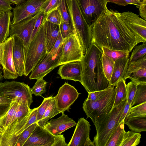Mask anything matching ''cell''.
Masks as SVG:
<instances>
[{
  "mask_svg": "<svg viewBox=\"0 0 146 146\" xmlns=\"http://www.w3.org/2000/svg\"><path fill=\"white\" fill-rule=\"evenodd\" d=\"M82 72L80 61H74L61 65L57 73L62 79L81 82Z\"/></svg>",
  "mask_w": 146,
  "mask_h": 146,
  "instance_id": "19",
  "label": "cell"
},
{
  "mask_svg": "<svg viewBox=\"0 0 146 146\" xmlns=\"http://www.w3.org/2000/svg\"><path fill=\"white\" fill-rule=\"evenodd\" d=\"M18 105L16 111L13 116L11 123L5 131L1 137L5 135L10 132L22 120L30 113L32 109L30 108L27 102H18Z\"/></svg>",
  "mask_w": 146,
  "mask_h": 146,
  "instance_id": "23",
  "label": "cell"
},
{
  "mask_svg": "<svg viewBox=\"0 0 146 146\" xmlns=\"http://www.w3.org/2000/svg\"><path fill=\"white\" fill-rule=\"evenodd\" d=\"M46 0H27L13 9L12 24L33 17L40 11Z\"/></svg>",
  "mask_w": 146,
  "mask_h": 146,
  "instance_id": "12",
  "label": "cell"
},
{
  "mask_svg": "<svg viewBox=\"0 0 146 146\" xmlns=\"http://www.w3.org/2000/svg\"><path fill=\"white\" fill-rule=\"evenodd\" d=\"M68 146H95L90 138L91 126L84 117L80 118Z\"/></svg>",
  "mask_w": 146,
  "mask_h": 146,
  "instance_id": "14",
  "label": "cell"
},
{
  "mask_svg": "<svg viewBox=\"0 0 146 146\" xmlns=\"http://www.w3.org/2000/svg\"><path fill=\"white\" fill-rule=\"evenodd\" d=\"M45 17L43 23L46 50L48 54L53 48L58 37L60 32L59 25L46 21Z\"/></svg>",
  "mask_w": 146,
  "mask_h": 146,
  "instance_id": "21",
  "label": "cell"
},
{
  "mask_svg": "<svg viewBox=\"0 0 146 146\" xmlns=\"http://www.w3.org/2000/svg\"><path fill=\"white\" fill-rule=\"evenodd\" d=\"M13 14L11 11H5L0 17V44L9 37Z\"/></svg>",
  "mask_w": 146,
  "mask_h": 146,
  "instance_id": "24",
  "label": "cell"
},
{
  "mask_svg": "<svg viewBox=\"0 0 146 146\" xmlns=\"http://www.w3.org/2000/svg\"><path fill=\"white\" fill-rule=\"evenodd\" d=\"M128 4L134 5L139 6L141 2L140 0H124Z\"/></svg>",
  "mask_w": 146,
  "mask_h": 146,
  "instance_id": "57",
  "label": "cell"
},
{
  "mask_svg": "<svg viewBox=\"0 0 146 146\" xmlns=\"http://www.w3.org/2000/svg\"><path fill=\"white\" fill-rule=\"evenodd\" d=\"M12 100L0 96V106H5L10 105Z\"/></svg>",
  "mask_w": 146,
  "mask_h": 146,
  "instance_id": "54",
  "label": "cell"
},
{
  "mask_svg": "<svg viewBox=\"0 0 146 146\" xmlns=\"http://www.w3.org/2000/svg\"><path fill=\"white\" fill-rule=\"evenodd\" d=\"M132 74L129 78L131 81L137 84L146 82V68H141Z\"/></svg>",
  "mask_w": 146,
  "mask_h": 146,
  "instance_id": "42",
  "label": "cell"
},
{
  "mask_svg": "<svg viewBox=\"0 0 146 146\" xmlns=\"http://www.w3.org/2000/svg\"><path fill=\"white\" fill-rule=\"evenodd\" d=\"M129 58V62H135L146 55V42L135 46Z\"/></svg>",
  "mask_w": 146,
  "mask_h": 146,
  "instance_id": "36",
  "label": "cell"
},
{
  "mask_svg": "<svg viewBox=\"0 0 146 146\" xmlns=\"http://www.w3.org/2000/svg\"><path fill=\"white\" fill-rule=\"evenodd\" d=\"M52 96L44 98L41 104L37 107V123L41 119L52 98Z\"/></svg>",
  "mask_w": 146,
  "mask_h": 146,
  "instance_id": "44",
  "label": "cell"
},
{
  "mask_svg": "<svg viewBox=\"0 0 146 146\" xmlns=\"http://www.w3.org/2000/svg\"><path fill=\"white\" fill-rule=\"evenodd\" d=\"M139 6H136L139 9L140 15L145 20H146V0H141Z\"/></svg>",
  "mask_w": 146,
  "mask_h": 146,
  "instance_id": "50",
  "label": "cell"
},
{
  "mask_svg": "<svg viewBox=\"0 0 146 146\" xmlns=\"http://www.w3.org/2000/svg\"><path fill=\"white\" fill-rule=\"evenodd\" d=\"M120 17L126 24L146 41V20L131 12L120 13Z\"/></svg>",
  "mask_w": 146,
  "mask_h": 146,
  "instance_id": "18",
  "label": "cell"
},
{
  "mask_svg": "<svg viewBox=\"0 0 146 146\" xmlns=\"http://www.w3.org/2000/svg\"><path fill=\"white\" fill-rule=\"evenodd\" d=\"M146 102V82L137 84L135 93L131 104V107Z\"/></svg>",
  "mask_w": 146,
  "mask_h": 146,
  "instance_id": "31",
  "label": "cell"
},
{
  "mask_svg": "<svg viewBox=\"0 0 146 146\" xmlns=\"http://www.w3.org/2000/svg\"><path fill=\"white\" fill-rule=\"evenodd\" d=\"M84 54L76 34L64 39L60 65L74 61H80Z\"/></svg>",
  "mask_w": 146,
  "mask_h": 146,
  "instance_id": "9",
  "label": "cell"
},
{
  "mask_svg": "<svg viewBox=\"0 0 146 146\" xmlns=\"http://www.w3.org/2000/svg\"><path fill=\"white\" fill-rule=\"evenodd\" d=\"M53 146H68L63 135L61 134L56 135L55 141Z\"/></svg>",
  "mask_w": 146,
  "mask_h": 146,
  "instance_id": "51",
  "label": "cell"
},
{
  "mask_svg": "<svg viewBox=\"0 0 146 146\" xmlns=\"http://www.w3.org/2000/svg\"><path fill=\"white\" fill-rule=\"evenodd\" d=\"M127 100L113 108L103 121L96 127V134L93 141L95 146H105L118 122Z\"/></svg>",
  "mask_w": 146,
  "mask_h": 146,
  "instance_id": "6",
  "label": "cell"
},
{
  "mask_svg": "<svg viewBox=\"0 0 146 146\" xmlns=\"http://www.w3.org/2000/svg\"><path fill=\"white\" fill-rule=\"evenodd\" d=\"M116 95L114 86L101 98L95 101H84L82 108L87 118L92 120L97 127L110 113L114 106Z\"/></svg>",
  "mask_w": 146,
  "mask_h": 146,
  "instance_id": "3",
  "label": "cell"
},
{
  "mask_svg": "<svg viewBox=\"0 0 146 146\" xmlns=\"http://www.w3.org/2000/svg\"><path fill=\"white\" fill-rule=\"evenodd\" d=\"M58 66L52 56L47 54L32 71L29 78L37 80L43 78Z\"/></svg>",
  "mask_w": 146,
  "mask_h": 146,
  "instance_id": "20",
  "label": "cell"
},
{
  "mask_svg": "<svg viewBox=\"0 0 146 146\" xmlns=\"http://www.w3.org/2000/svg\"></svg>",
  "mask_w": 146,
  "mask_h": 146,
  "instance_id": "64",
  "label": "cell"
},
{
  "mask_svg": "<svg viewBox=\"0 0 146 146\" xmlns=\"http://www.w3.org/2000/svg\"><path fill=\"white\" fill-rule=\"evenodd\" d=\"M38 13L34 16L18 23L11 24L9 35H16L23 40L24 46L25 58L30 43Z\"/></svg>",
  "mask_w": 146,
  "mask_h": 146,
  "instance_id": "11",
  "label": "cell"
},
{
  "mask_svg": "<svg viewBox=\"0 0 146 146\" xmlns=\"http://www.w3.org/2000/svg\"><path fill=\"white\" fill-rule=\"evenodd\" d=\"M103 53L112 60H115L129 56V53L121 50L110 49L105 47H102L101 49Z\"/></svg>",
  "mask_w": 146,
  "mask_h": 146,
  "instance_id": "35",
  "label": "cell"
},
{
  "mask_svg": "<svg viewBox=\"0 0 146 146\" xmlns=\"http://www.w3.org/2000/svg\"><path fill=\"white\" fill-rule=\"evenodd\" d=\"M129 60V56L114 61L113 72L109 81L111 85L115 86L120 80L123 79L127 68Z\"/></svg>",
  "mask_w": 146,
  "mask_h": 146,
  "instance_id": "22",
  "label": "cell"
},
{
  "mask_svg": "<svg viewBox=\"0 0 146 146\" xmlns=\"http://www.w3.org/2000/svg\"><path fill=\"white\" fill-rule=\"evenodd\" d=\"M76 124L77 123L72 119L63 113L58 118L48 121L44 127L53 135H56L61 134Z\"/></svg>",
  "mask_w": 146,
  "mask_h": 146,
  "instance_id": "17",
  "label": "cell"
},
{
  "mask_svg": "<svg viewBox=\"0 0 146 146\" xmlns=\"http://www.w3.org/2000/svg\"><path fill=\"white\" fill-rule=\"evenodd\" d=\"M4 117L2 118H0V126L1 125L2 122L3 121Z\"/></svg>",
  "mask_w": 146,
  "mask_h": 146,
  "instance_id": "61",
  "label": "cell"
},
{
  "mask_svg": "<svg viewBox=\"0 0 146 146\" xmlns=\"http://www.w3.org/2000/svg\"><path fill=\"white\" fill-rule=\"evenodd\" d=\"M116 95L113 107L119 104L121 102L127 100V92L125 80L122 79L115 86Z\"/></svg>",
  "mask_w": 146,
  "mask_h": 146,
  "instance_id": "28",
  "label": "cell"
},
{
  "mask_svg": "<svg viewBox=\"0 0 146 146\" xmlns=\"http://www.w3.org/2000/svg\"><path fill=\"white\" fill-rule=\"evenodd\" d=\"M124 123L133 131L139 133L146 131V115L126 117Z\"/></svg>",
  "mask_w": 146,
  "mask_h": 146,
  "instance_id": "25",
  "label": "cell"
},
{
  "mask_svg": "<svg viewBox=\"0 0 146 146\" xmlns=\"http://www.w3.org/2000/svg\"><path fill=\"white\" fill-rule=\"evenodd\" d=\"M13 44L12 56L15 71L19 76L24 73V46L22 40L16 35L12 36Z\"/></svg>",
  "mask_w": 146,
  "mask_h": 146,
  "instance_id": "16",
  "label": "cell"
},
{
  "mask_svg": "<svg viewBox=\"0 0 146 146\" xmlns=\"http://www.w3.org/2000/svg\"><path fill=\"white\" fill-rule=\"evenodd\" d=\"M37 108L32 109L27 122L24 126L15 135L12 144V146H15L17 139L20 134L27 127L32 124L37 123Z\"/></svg>",
  "mask_w": 146,
  "mask_h": 146,
  "instance_id": "33",
  "label": "cell"
},
{
  "mask_svg": "<svg viewBox=\"0 0 146 146\" xmlns=\"http://www.w3.org/2000/svg\"><path fill=\"white\" fill-rule=\"evenodd\" d=\"M0 96L18 103L27 102L29 106L33 102L31 88L24 82L14 81L0 82Z\"/></svg>",
  "mask_w": 146,
  "mask_h": 146,
  "instance_id": "7",
  "label": "cell"
},
{
  "mask_svg": "<svg viewBox=\"0 0 146 146\" xmlns=\"http://www.w3.org/2000/svg\"><path fill=\"white\" fill-rule=\"evenodd\" d=\"M47 54L43 22L29 45L25 58L24 75L27 76Z\"/></svg>",
  "mask_w": 146,
  "mask_h": 146,
  "instance_id": "5",
  "label": "cell"
},
{
  "mask_svg": "<svg viewBox=\"0 0 146 146\" xmlns=\"http://www.w3.org/2000/svg\"><path fill=\"white\" fill-rule=\"evenodd\" d=\"M57 9L61 15L62 21L71 22L70 16L68 10L66 0H61V3Z\"/></svg>",
  "mask_w": 146,
  "mask_h": 146,
  "instance_id": "47",
  "label": "cell"
},
{
  "mask_svg": "<svg viewBox=\"0 0 146 146\" xmlns=\"http://www.w3.org/2000/svg\"><path fill=\"white\" fill-rule=\"evenodd\" d=\"M102 50L91 42L80 61L82 66L81 82L89 93L105 90L111 86L104 74Z\"/></svg>",
  "mask_w": 146,
  "mask_h": 146,
  "instance_id": "2",
  "label": "cell"
},
{
  "mask_svg": "<svg viewBox=\"0 0 146 146\" xmlns=\"http://www.w3.org/2000/svg\"><path fill=\"white\" fill-rule=\"evenodd\" d=\"M13 36H10L4 42L0 44L1 65L5 79H15L19 76L16 72L12 56Z\"/></svg>",
  "mask_w": 146,
  "mask_h": 146,
  "instance_id": "10",
  "label": "cell"
},
{
  "mask_svg": "<svg viewBox=\"0 0 146 146\" xmlns=\"http://www.w3.org/2000/svg\"><path fill=\"white\" fill-rule=\"evenodd\" d=\"M1 136L0 135V142H1Z\"/></svg>",
  "mask_w": 146,
  "mask_h": 146,
  "instance_id": "63",
  "label": "cell"
},
{
  "mask_svg": "<svg viewBox=\"0 0 146 146\" xmlns=\"http://www.w3.org/2000/svg\"><path fill=\"white\" fill-rule=\"evenodd\" d=\"M38 124L37 123H34L23 131L20 134L15 146H23Z\"/></svg>",
  "mask_w": 146,
  "mask_h": 146,
  "instance_id": "37",
  "label": "cell"
},
{
  "mask_svg": "<svg viewBox=\"0 0 146 146\" xmlns=\"http://www.w3.org/2000/svg\"><path fill=\"white\" fill-rule=\"evenodd\" d=\"M18 103L12 101L11 104L10 108L4 116V119L0 126V135H2L6 130L11 123L12 119L17 110Z\"/></svg>",
  "mask_w": 146,
  "mask_h": 146,
  "instance_id": "30",
  "label": "cell"
},
{
  "mask_svg": "<svg viewBox=\"0 0 146 146\" xmlns=\"http://www.w3.org/2000/svg\"><path fill=\"white\" fill-rule=\"evenodd\" d=\"M60 32L63 38L72 34H75L71 22L62 21L59 25Z\"/></svg>",
  "mask_w": 146,
  "mask_h": 146,
  "instance_id": "41",
  "label": "cell"
},
{
  "mask_svg": "<svg viewBox=\"0 0 146 146\" xmlns=\"http://www.w3.org/2000/svg\"><path fill=\"white\" fill-rule=\"evenodd\" d=\"M46 15V14L42 11H40L38 12L32 33L30 41L35 36L42 24Z\"/></svg>",
  "mask_w": 146,
  "mask_h": 146,
  "instance_id": "48",
  "label": "cell"
},
{
  "mask_svg": "<svg viewBox=\"0 0 146 146\" xmlns=\"http://www.w3.org/2000/svg\"><path fill=\"white\" fill-rule=\"evenodd\" d=\"M71 22L84 54L92 41L90 27L86 22L80 11L76 0H66Z\"/></svg>",
  "mask_w": 146,
  "mask_h": 146,
  "instance_id": "4",
  "label": "cell"
},
{
  "mask_svg": "<svg viewBox=\"0 0 146 146\" xmlns=\"http://www.w3.org/2000/svg\"><path fill=\"white\" fill-rule=\"evenodd\" d=\"M56 137L38 124L23 146H53Z\"/></svg>",
  "mask_w": 146,
  "mask_h": 146,
  "instance_id": "15",
  "label": "cell"
},
{
  "mask_svg": "<svg viewBox=\"0 0 146 146\" xmlns=\"http://www.w3.org/2000/svg\"><path fill=\"white\" fill-rule=\"evenodd\" d=\"M64 40V38L62 36L60 32L56 42L52 49L48 54L52 56L55 53L59 47L63 44Z\"/></svg>",
  "mask_w": 146,
  "mask_h": 146,
  "instance_id": "49",
  "label": "cell"
},
{
  "mask_svg": "<svg viewBox=\"0 0 146 146\" xmlns=\"http://www.w3.org/2000/svg\"><path fill=\"white\" fill-rule=\"evenodd\" d=\"M146 68V55L135 62H129L127 70L123 79L125 80L133 73L136 72L141 68Z\"/></svg>",
  "mask_w": 146,
  "mask_h": 146,
  "instance_id": "32",
  "label": "cell"
},
{
  "mask_svg": "<svg viewBox=\"0 0 146 146\" xmlns=\"http://www.w3.org/2000/svg\"><path fill=\"white\" fill-rule=\"evenodd\" d=\"M137 84L131 81L126 84L127 101L131 107V104L136 90Z\"/></svg>",
  "mask_w": 146,
  "mask_h": 146,
  "instance_id": "45",
  "label": "cell"
},
{
  "mask_svg": "<svg viewBox=\"0 0 146 146\" xmlns=\"http://www.w3.org/2000/svg\"><path fill=\"white\" fill-rule=\"evenodd\" d=\"M146 115V102L131 107L126 117Z\"/></svg>",
  "mask_w": 146,
  "mask_h": 146,
  "instance_id": "39",
  "label": "cell"
},
{
  "mask_svg": "<svg viewBox=\"0 0 146 146\" xmlns=\"http://www.w3.org/2000/svg\"><path fill=\"white\" fill-rule=\"evenodd\" d=\"M6 11L4 9H2L0 8V17L3 14L4 12Z\"/></svg>",
  "mask_w": 146,
  "mask_h": 146,
  "instance_id": "59",
  "label": "cell"
},
{
  "mask_svg": "<svg viewBox=\"0 0 146 146\" xmlns=\"http://www.w3.org/2000/svg\"><path fill=\"white\" fill-rule=\"evenodd\" d=\"M114 86L111 85L109 88L103 90L91 92L88 93L87 100L95 101L99 99L108 92Z\"/></svg>",
  "mask_w": 146,
  "mask_h": 146,
  "instance_id": "46",
  "label": "cell"
},
{
  "mask_svg": "<svg viewBox=\"0 0 146 146\" xmlns=\"http://www.w3.org/2000/svg\"><path fill=\"white\" fill-rule=\"evenodd\" d=\"M80 93L73 86L65 83L59 89L54 97L57 107L60 113L69 111L70 106L77 99Z\"/></svg>",
  "mask_w": 146,
  "mask_h": 146,
  "instance_id": "13",
  "label": "cell"
},
{
  "mask_svg": "<svg viewBox=\"0 0 146 146\" xmlns=\"http://www.w3.org/2000/svg\"><path fill=\"white\" fill-rule=\"evenodd\" d=\"M108 2H111L118 5L125 6L128 4L124 0H107Z\"/></svg>",
  "mask_w": 146,
  "mask_h": 146,
  "instance_id": "56",
  "label": "cell"
},
{
  "mask_svg": "<svg viewBox=\"0 0 146 146\" xmlns=\"http://www.w3.org/2000/svg\"><path fill=\"white\" fill-rule=\"evenodd\" d=\"M34 86L31 88L32 93L36 96H42L46 91L47 82L43 78L37 80Z\"/></svg>",
  "mask_w": 146,
  "mask_h": 146,
  "instance_id": "38",
  "label": "cell"
},
{
  "mask_svg": "<svg viewBox=\"0 0 146 146\" xmlns=\"http://www.w3.org/2000/svg\"><path fill=\"white\" fill-rule=\"evenodd\" d=\"M12 4L9 0H0V8L6 11H11L13 9L11 6Z\"/></svg>",
  "mask_w": 146,
  "mask_h": 146,
  "instance_id": "53",
  "label": "cell"
},
{
  "mask_svg": "<svg viewBox=\"0 0 146 146\" xmlns=\"http://www.w3.org/2000/svg\"><path fill=\"white\" fill-rule=\"evenodd\" d=\"M141 135L132 131H125L121 146H136L140 142Z\"/></svg>",
  "mask_w": 146,
  "mask_h": 146,
  "instance_id": "29",
  "label": "cell"
},
{
  "mask_svg": "<svg viewBox=\"0 0 146 146\" xmlns=\"http://www.w3.org/2000/svg\"><path fill=\"white\" fill-rule=\"evenodd\" d=\"M1 64V50L0 47V65Z\"/></svg>",
  "mask_w": 146,
  "mask_h": 146,
  "instance_id": "62",
  "label": "cell"
},
{
  "mask_svg": "<svg viewBox=\"0 0 146 146\" xmlns=\"http://www.w3.org/2000/svg\"><path fill=\"white\" fill-rule=\"evenodd\" d=\"M102 61L104 74L106 78L109 81L113 72L114 61L103 53L102 55Z\"/></svg>",
  "mask_w": 146,
  "mask_h": 146,
  "instance_id": "34",
  "label": "cell"
},
{
  "mask_svg": "<svg viewBox=\"0 0 146 146\" xmlns=\"http://www.w3.org/2000/svg\"><path fill=\"white\" fill-rule=\"evenodd\" d=\"M124 121L120 123L115 128L105 146H121L125 132Z\"/></svg>",
  "mask_w": 146,
  "mask_h": 146,
  "instance_id": "26",
  "label": "cell"
},
{
  "mask_svg": "<svg viewBox=\"0 0 146 146\" xmlns=\"http://www.w3.org/2000/svg\"><path fill=\"white\" fill-rule=\"evenodd\" d=\"M45 19L47 21L58 25L62 21L61 15L57 9L46 14Z\"/></svg>",
  "mask_w": 146,
  "mask_h": 146,
  "instance_id": "43",
  "label": "cell"
},
{
  "mask_svg": "<svg viewBox=\"0 0 146 146\" xmlns=\"http://www.w3.org/2000/svg\"><path fill=\"white\" fill-rule=\"evenodd\" d=\"M60 113L58 109L54 97H52L48 106L38 125L44 127L48 120Z\"/></svg>",
  "mask_w": 146,
  "mask_h": 146,
  "instance_id": "27",
  "label": "cell"
},
{
  "mask_svg": "<svg viewBox=\"0 0 146 146\" xmlns=\"http://www.w3.org/2000/svg\"><path fill=\"white\" fill-rule=\"evenodd\" d=\"M76 0L83 16L90 27L108 9L107 0Z\"/></svg>",
  "mask_w": 146,
  "mask_h": 146,
  "instance_id": "8",
  "label": "cell"
},
{
  "mask_svg": "<svg viewBox=\"0 0 146 146\" xmlns=\"http://www.w3.org/2000/svg\"><path fill=\"white\" fill-rule=\"evenodd\" d=\"M131 106L127 101L121 113L119 122L118 124L122 121H124L125 118L128 115Z\"/></svg>",
  "mask_w": 146,
  "mask_h": 146,
  "instance_id": "52",
  "label": "cell"
},
{
  "mask_svg": "<svg viewBox=\"0 0 146 146\" xmlns=\"http://www.w3.org/2000/svg\"><path fill=\"white\" fill-rule=\"evenodd\" d=\"M2 71L0 69V81L2 80L3 79V76L2 74Z\"/></svg>",
  "mask_w": 146,
  "mask_h": 146,
  "instance_id": "60",
  "label": "cell"
},
{
  "mask_svg": "<svg viewBox=\"0 0 146 146\" xmlns=\"http://www.w3.org/2000/svg\"><path fill=\"white\" fill-rule=\"evenodd\" d=\"M12 3L15 4L16 5H18L23 3L27 0H9Z\"/></svg>",
  "mask_w": 146,
  "mask_h": 146,
  "instance_id": "58",
  "label": "cell"
},
{
  "mask_svg": "<svg viewBox=\"0 0 146 146\" xmlns=\"http://www.w3.org/2000/svg\"><path fill=\"white\" fill-rule=\"evenodd\" d=\"M61 0H46L40 8V11L46 14L58 8L60 5Z\"/></svg>",
  "mask_w": 146,
  "mask_h": 146,
  "instance_id": "40",
  "label": "cell"
},
{
  "mask_svg": "<svg viewBox=\"0 0 146 146\" xmlns=\"http://www.w3.org/2000/svg\"><path fill=\"white\" fill-rule=\"evenodd\" d=\"M117 11L108 9L90 26L92 41L100 49L130 53L138 44L146 42L121 19Z\"/></svg>",
  "mask_w": 146,
  "mask_h": 146,
  "instance_id": "1",
  "label": "cell"
},
{
  "mask_svg": "<svg viewBox=\"0 0 146 146\" xmlns=\"http://www.w3.org/2000/svg\"><path fill=\"white\" fill-rule=\"evenodd\" d=\"M11 104L5 106H0V118L4 117L6 114Z\"/></svg>",
  "mask_w": 146,
  "mask_h": 146,
  "instance_id": "55",
  "label": "cell"
}]
</instances>
